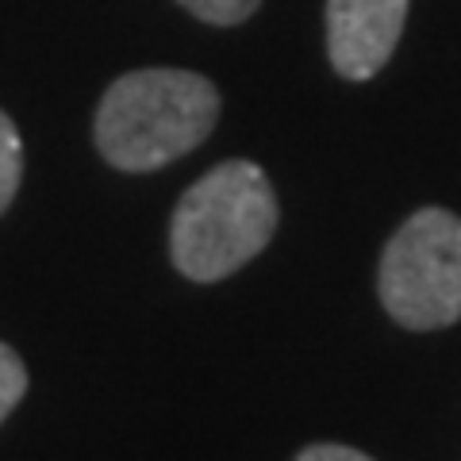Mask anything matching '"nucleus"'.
Segmentation results:
<instances>
[{
  "label": "nucleus",
  "instance_id": "0eeeda50",
  "mask_svg": "<svg viewBox=\"0 0 461 461\" xmlns=\"http://www.w3.org/2000/svg\"><path fill=\"white\" fill-rule=\"evenodd\" d=\"M23 393H27V369L20 362V354L8 342H0V423L23 400Z\"/></svg>",
  "mask_w": 461,
  "mask_h": 461
},
{
  "label": "nucleus",
  "instance_id": "f03ea898",
  "mask_svg": "<svg viewBox=\"0 0 461 461\" xmlns=\"http://www.w3.org/2000/svg\"><path fill=\"white\" fill-rule=\"evenodd\" d=\"M277 215V193L262 166L247 158L215 166L173 208V266L200 285L223 281L269 247Z\"/></svg>",
  "mask_w": 461,
  "mask_h": 461
},
{
  "label": "nucleus",
  "instance_id": "7ed1b4c3",
  "mask_svg": "<svg viewBox=\"0 0 461 461\" xmlns=\"http://www.w3.org/2000/svg\"><path fill=\"white\" fill-rule=\"evenodd\" d=\"M377 293L384 312L408 330L461 320V220L454 212L420 208L400 223L381 254Z\"/></svg>",
  "mask_w": 461,
  "mask_h": 461
},
{
  "label": "nucleus",
  "instance_id": "39448f33",
  "mask_svg": "<svg viewBox=\"0 0 461 461\" xmlns=\"http://www.w3.org/2000/svg\"><path fill=\"white\" fill-rule=\"evenodd\" d=\"M20 177H23V142H20L16 123L0 112V215L16 200Z\"/></svg>",
  "mask_w": 461,
  "mask_h": 461
},
{
  "label": "nucleus",
  "instance_id": "6e6552de",
  "mask_svg": "<svg viewBox=\"0 0 461 461\" xmlns=\"http://www.w3.org/2000/svg\"><path fill=\"white\" fill-rule=\"evenodd\" d=\"M296 461H373L369 454L354 450V446H339V442H315V446H304L296 454Z\"/></svg>",
  "mask_w": 461,
  "mask_h": 461
},
{
  "label": "nucleus",
  "instance_id": "f257e3e1",
  "mask_svg": "<svg viewBox=\"0 0 461 461\" xmlns=\"http://www.w3.org/2000/svg\"><path fill=\"white\" fill-rule=\"evenodd\" d=\"M220 120V93L193 69H135L96 108V150L123 173H150L196 150Z\"/></svg>",
  "mask_w": 461,
  "mask_h": 461
},
{
  "label": "nucleus",
  "instance_id": "423d86ee",
  "mask_svg": "<svg viewBox=\"0 0 461 461\" xmlns=\"http://www.w3.org/2000/svg\"><path fill=\"white\" fill-rule=\"evenodd\" d=\"M181 8H189L196 20L215 23V27H230V23H242L250 20L262 0H177Z\"/></svg>",
  "mask_w": 461,
  "mask_h": 461
},
{
  "label": "nucleus",
  "instance_id": "20e7f679",
  "mask_svg": "<svg viewBox=\"0 0 461 461\" xmlns=\"http://www.w3.org/2000/svg\"><path fill=\"white\" fill-rule=\"evenodd\" d=\"M408 0H327V54L346 81H369L393 58Z\"/></svg>",
  "mask_w": 461,
  "mask_h": 461
}]
</instances>
